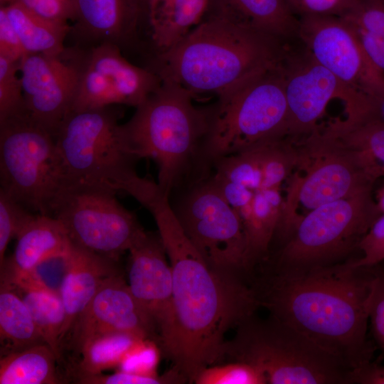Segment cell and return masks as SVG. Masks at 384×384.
Here are the masks:
<instances>
[{
	"instance_id": "1",
	"label": "cell",
	"mask_w": 384,
	"mask_h": 384,
	"mask_svg": "<svg viewBox=\"0 0 384 384\" xmlns=\"http://www.w3.org/2000/svg\"><path fill=\"white\" fill-rule=\"evenodd\" d=\"M147 209L172 272L174 326L162 354L194 383L203 369L220 363L226 334L260 306L247 279L206 261L183 230L169 196L159 193Z\"/></svg>"
},
{
	"instance_id": "2",
	"label": "cell",
	"mask_w": 384,
	"mask_h": 384,
	"mask_svg": "<svg viewBox=\"0 0 384 384\" xmlns=\"http://www.w3.org/2000/svg\"><path fill=\"white\" fill-rule=\"evenodd\" d=\"M372 267L351 259L297 273L272 270L250 284L260 306L340 358L352 370L370 361L376 349L368 336Z\"/></svg>"
},
{
	"instance_id": "3",
	"label": "cell",
	"mask_w": 384,
	"mask_h": 384,
	"mask_svg": "<svg viewBox=\"0 0 384 384\" xmlns=\"http://www.w3.org/2000/svg\"><path fill=\"white\" fill-rule=\"evenodd\" d=\"M283 41L264 32L206 15L181 41L157 53L149 67L161 80L175 82L195 97H218L283 60Z\"/></svg>"
},
{
	"instance_id": "4",
	"label": "cell",
	"mask_w": 384,
	"mask_h": 384,
	"mask_svg": "<svg viewBox=\"0 0 384 384\" xmlns=\"http://www.w3.org/2000/svg\"><path fill=\"white\" fill-rule=\"evenodd\" d=\"M119 118L115 105L67 115L55 135L63 187L85 185L125 193L146 208L159 187L137 173L138 159L127 146Z\"/></svg>"
},
{
	"instance_id": "5",
	"label": "cell",
	"mask_w": 384,
	"mask_h": 384,
	"mask_svg": "<svg viewBox=\"0 0 384 384\" xmlns=\"http://www.w3.org/2000/svg\"><path fill=\"white\" fill-rule=\"evenodd\" d=\"M193 98L181 85L161 80L159 87L122 124L125 141L136 158H149L157 164L156 183L168 196L194 161L206 159L211 111L198 108Z\"/></svg>"
},
{
	"instance_id": "6",
	"label": "cell",
	"mask_w": 384,
	"mask_h": 384,
	"mask_svg": "<svg viewBox=\"0 0 384 384\" xmlns=\"http://www.w3.org/2000/svg\"><path fill=\"white\" fill-rule=\"evenodd\" d=\"M223 345L220 363H250L267 384H350L352 369L296 329L269 315L239 324Z\"/></svg>"
},
{
	"instance_id": "7",
	"label": "cell",
	"mask_w": 384,
	"mask_h": 384,
	"mask_svg": "<svg viewBox=\"0 0 384 384\" xmlns=\"http://www.w3.org/2000/svg\"><path fill=\"white\" fill-rule=\"evenodd\" d=\"M302 176L291 179L275 237L284 242L302 215L299 206L309 210L326 203L370 190L383 173L366 154L325 134L319 128L305 137L299 148Z\"/></svg>"
},
{
	"instance_id": "8",
	"label": "cell",
	"mask_w": 384,
	"mask_h": 384,
	"mask_svg": "<svg viewBox=\"0 0 384 384\" xmlns=\"http://www.w3.org/2000/svg\"><path fill=\"white\" fill-rule=\"evenodd\" d=\"M282 61L218 97L206 142V159L213 163L260 143L287 137Z\"/></svg>"
},
{
	"instance_id": "9",
	"label": "cell",
	"mask_w": 384,
	"mask_h": 384,
	"mask_svg": "<svg viewBox=\"0 0 384 384\" xmlns=\"http://www.w3.org/2000/svg\"><path fill=\"white\" fill-rule=\"evenodd\" d=\"M380 215L372 189L319 206L302 216L270 269L297 273L344 262Z\"/></svg>"
},
{
	"instance_id": "10",
	"label": "cell",
	"mask_w": 384,
	"mask_h": 384,
	"mask_svg": "<svg viewBox=\"0 0 384 384\" xmlns=\"http://www.w3.org/2000/svg\"><path fill=\"white\" fill-rule=\"evenodd\" d=\"M1 188L28 210L51 216L63 186L55 137L24 114L0 122Z\"/></svg>"
},
{
	"instance_id": "11",
	"label": "cell",
	"mask_w": 384,
	"mask_h": 384,
	"mask_svg": "<svg viewBox=\"0 0 384 384\" xmlns=\"http://www.w3.org/2000/svg\"><path fill=\"white\" fill-rule=\"evenodd\" d=\"M51 216L60 222L73 245L116 260L146 231L115 192L92 186H63Z\"/></svg>"
},
{
	"instance_id": "12",
	"label": "cell",
	"mask_w": 384,
	"mask_h": 384,
	"mask_svg": "<svg viewBox=\"0 0 384 384\" xmlns=\"http://www.w3.org/2000/svg\"><path fill=\"white\" fill-rule=\"evenodd\" d=\"M174 211L208 263L249 281L251 271L240 218L211 178L197 182Z\"/></svg>"
},
{
	"instance_id": "13",
	"label": "cell",
	"mask_w": 384,
	"mask_h": 384,
	"mask_svg": "<svg viewBox=\"0 0 384 384\" xmlns=\"http://www.w3.org/2000/svg\"><path fill=\"white\" fill-rule=\"evenodd\" d=\"M287 104V137H306L319 129L317 122L329 102L342 101L346 117L360 119L380 114L379 102L353 90L317 63L306 50L282 61Z\"/></svg>"
},
{
	"instance_id": "14",
	"label": "cell",
	"mask_w": 384,
	"mask_h": 384,
	"mask_svg": "<svg viewBox=\"0 0 384 384\" xmlns=\"http://www.w3.org/2000/svg\"><path fill=\"white\" fill-rule=\"evenodd\" d=\"M299 21L297 35L317 63L350 88L384 102V73L343 18L310 16Z\"/></svg>"
},
{
	"instance_id": "15",
	"label": "cell",
	"mask_w": 384,
	"mask_h": 384,
	"mask_svg": "<svg viewBox=\"0 0 384 384\" xmlns=\"http://www.w3.org/2000/svg\"><path fill=\"white\" fill-rule=\"evenodd\" d=\"M87 52L65 48L58 55L26 53L20 61L27 113L54 137L72 110Z\"/></svg>"
},
{
	"instance_id": "16",
	"label": "cell",
	"mask_w": 384,
	"mask_h": 384,
	"mask_svg": "<svg viewBox=\"0 0 384 384\" xmlns=\"http://www.w3.org/2000/svg\"><path fill=\"white\" fill-rule=\"evenodd\" d=\"M160 84L154 71L132 64L119 47L102 43L88 50L70 112L119 105L137 107Z\"/></svg>"
},
{
	"instance_id": "17",
	"label": "cell",
	"mask_w": 384,
	"mask_h": 384,
	"mask_svg": "<svg viewBox=\"0 0 384 384\" xmlns=\"http://www.w3.org/2000/svg\"><path fill=\"white\" fill-rule=\"evenodd\" d=\"M128 286L152 321L161 353L173 331L171 268L159 233L145 231L129 250Z\"/></svg>"
},
{
	"instance_id": "18",
	"label": "cell",
	"mask_w": 384,
	"mask_h": 384,
	"mask_svg": "<svg viewBox=\"0 0 384 384\" xmlns=\"http://www.w3.org/2000/svg\"><path fill=\"white\" fill-rule=\"evenodd\" d=\"M114 332L129 334L158 343L152 321L133 296L121 272L107 277L100 285L77 323L65 351H72L77 356L87 340Z\"/></svg>"
},
{
	"instance_id": "19",
	"label": "cell",
	"mask_w": 384,
	"mask_h": 384,
	"mask_svg": "<svg viewBox=\"0 0 384 384\" xmlns=\"http://www.w3.org/2000/svg\"><path fill=\"white\" fill-rule=\"evenodd\" d=\"M144 18L148 21L142 0H73L69 34L82 49L112 43L122 50L137 38Z\"/></svg>"
},
{
	"instance_id": "20",
	"label": "cell",
	"mask_w": 384,
	"mask_h": 384,
	"mask_svg": "<svg viewBox=\"0 0 384 384\" xmlns=\"http://www.w3.org/2000/svg\"><path fill=\"white\" fill-rule=\"evenodd\" d=\"M72 245L69 269L60 292L66 316L59 339L60 363L77 323L99 287L107 277L120 272L117 260Z\"/></svg>"
},
{
	"instance_id": "21",
	"label": "cell",
	"mask_w": 384,
	"mask_h": 384,
	"mask_svg": "<svg viewBox=\"0 0 384 384\" xmlns=\"http://www.w3.org/2000/svg\"><path fill=\"white\" fill-rule=\"evenodd\" d=\"M12 255L0 266L1 276L18 275L53 254L64 251L71 242L63 225L53 216L33 214L20 231Z\"/></svg>"
},
{
	"instance_id": "22",
	"label": "cell",
	"mask_w": 384,
	"mask_h": 384,
	"mask_svg": "<svg viewBox=\"0 0 384 384\" xmlns=\"http://www.w3.org/2000/svg\"><path fill=\"white\" fill-rule=\"evenodd\" d=\"M206 15L220 17L282 41L298 33L299 21L287 0H211Z\"/></svg>"
},
{
	"instance_id": "23",
	"label": "cell",
	"mask_w": 384,
	"mask_h": 384,
	"mask_svg": "<svg viewBox=\"0 0 384 384\" xmlns=\"http://www.w3.org/2000/svg\"><path fill=\"white\" fill-rule=\"evenodd\" d=\"M283 207L284 198L279 188H275L256 191L252 201L236 210L245 232L252 274L256 266L267 258L281 220Z\"/></svg>"
},
{
	"instance_id": "24",
	"label": "cell",
	"mask_w": 384,
	"mask_h": 384,
	"mask_svg": "<svg viewBox=\"0 0 384 384\" xmlns=\"http://www.w3.org/2000/svg\"><path fill=\"white\" fill-rule=\"evenodd\" d=\"M210 1L153 0L148 9V22L157 53L175 46L197 26Z\"/></svg>"
},
{
	"instance_id": "25",
	"label": "cell",
	"mask_w": 384,
	"mask_h": 384,
	"mask_svg": "<svg viewBox=\"0 0 384 384\" xmlns=\"http://www.w3.org/2000/svg\"><path fill=\"white\" fill-rule=\"evenodd\" d=\"M68 383L54 351L40 343L0 358V384Z\"/></svg>"
},
{
	"instance_id": "26",
	"label": "cell",
	"mask_w": 384,
	"mask_h": 384,
	"mask_svg": "<svg viewBox=\"0 0 384 384\" xmlns=\"http://www.w3.org/2000/svg\"><path fill=\"white\" fill-rule=\"evenodd\" d=\"M2 6L26 53L58 55L65 50L64 41L70 31L68 22L39 16L17 1Z\"/></svg>"
},
{
	"instance_id": "27",
	"label": "cell",
	"mask_w": 384,
	"mask_h": 384,
	"mask_svg": "<svg viewBox=\"0 0 384 384\" xmlns=\"http://www.w3.org/2000/svg\"><path fill=\"white\" fill-rule=\"evenodd\" d=\"M0 284L1 356L46 343L21 297L7 284Z\"/></svg>"
},
{
	"instance_id": "28",
	"label": "cell",
	"mask_w": 384,
	"mask_h": 384,
	"mask_svg": "<svg viewBox=\"0 0 384 384\" xmlns=\"http://www.w3.org/2000/svg\"><path fill=\"white\" fill-rule=\"evenodd\" d=\"M145 338L134 335L114 332L100 334L87 340L80 347V358L69 369L68 380L85 375H95L119 367L127 355Z\"/></svg>"
},
{
	"instance_id": "29",
	"label": "cell",
	"mask_w": 384,
	"mask_h": 384,
	"mask_svg": "<svg viewBox=\"0 0 384 384\" xmlns=\"http://www.w3.org/2000/svg\"><path fill=\"white\" fill-rule=\"evenodd\" d=\"M0 282L9 285L23 300L43 339L54 351L60 363L59 339L66 316L60 297L40 288Z\"/></svg>"
},
{
	"instance_id": "30",
	"label": "cell",
	"mask_w": 384,
	"mask_h": 384,
	"mask_svg": "<svg viewBox=\"0 0 384 384\" xmlns=\"http://www.w3.org/2000/svg\"><path fill=\"white\" fill-rule=\"evenodd\" d=\"M322 130L366 154L380 168L384 176V120L380 116L361 119H336Z\"/></svg>"
},
{
	"instance_id": "31",
	"label": "cell",
	"mask_w": 384,
	"mask_h": 384,
	"mask_svg": "<svg viewBox=\"0 0 384 384\" xmlns=\"http://www.w3.org/2000/svg\"><path fill=\"white\" fill-rule=\"evenodd\" d=\"M341 17L352 26L370 60L384 73V0H360Z\"/></svg>"
},
{
	"instance_id": "32",
	"label": "cell",
	"mask_w": 384,
	"mask_h": 384,
	"mask_svg": "<svg viewBox=\"0 0 384 384\" xmlns=\"http://www.w3.org/2000/svg\"><path fill=\"white\" fill-rule=\"evenodd\" d=\"M72 247L71 243L68 249L44 258L26 272L11 277L1 276V282L40 288L60 296L69 269Z\"/></svg>"
},
{
	"instance_id": "33",
	"label": "cell",
	"mask_w": 384,
	"mask_h": 384,
	"mask_svg": "<svg viewBox=\"0 0 384 384\" xmlns=\"http://www.w3.org/2000/svg\"><path fill=\"white\" fill-rule=\"evenodd\" d=\"M215 177L225 179L256 191L262 189L260 143L242 151L213 161Z\"/></svg>"
},
{
	"instance_id": "34",
	"label": "cell",
	"mask_w": 384,
	"mask_h": 384,
	"mask_svg": "<svg viewBox=\"0 0 384 384\" xmlns=\"http://www.w3.org/2000/svg\"><path fill=\"white\" fill-rule=\"evenodd\" d=\"M196 384H267L258 368L245 362L228 361L208 366L196 376Z\"/></svg>"
},
{
	"instance_id": "35",
	"label": "cell",
	"mask_w": 384,
	"mask_h": 384,
	"mask_svg": "<svg viewBox=\"0 0 384 384\" xmlns=\"http://www.w3.org/2000/svg\"><path fill=\"white\" fill-rule=\"evenodd\" d=\"M18 71L20 62L0 56V122L27 112Z\"/></svg>"
},
{
	"instance_id": "36",
	"label": "cell",
	"mask_w": 384,
	"mask_h": 384,
	"mask_svg": "<svg viewBox=\"0 0 384 384\" xmlns=\"http://www.w3.org/2000/svg\"><path fill=\"white\" fill-rule=\"evenodd\" d=\"M75 383L80 384H179L188 383L186 378L176 368L165 372L144 374L119 370L109 375L102 373L85 375L75 378Z\"/></svg>"
},
{
	"instance_id": "37",
	"label": "cell",
	"mask_w": 384,
	"mask_h": 384,
	"mask_svg": "<svg viewBox=\"0 0 384 384\" xmlns=\"http://www.w3.org/2000/svg\"><path fill=\"white\" fill-rule=\"evenodd\" d=\"M33 214L11 196L0 189V266L10 241L16 238Z\"/></svg>"
},
{
	"instance_id": "38",
	"label": "cell",
	"mask_w": 384,
	"mask_h": 384,
	"mask_svg": "<svg viewBox=\"0 0 384 384\" xmlns=\"http://www.w3.org/2000/svg\"><path fill=\"white\" fill-rule=\"evenodd\" d=\"M374 279L369 305L373 342L384 353V262L373 266Z\"/></svg>"
},
{
	"instance_id": "39",
	"label": "cell",
	"mask_w": 384,
	"mask_h": 384,
	"mask_svg": "<svg viewBox=\"0 0 384 384\" xmlns=\"http://www.w3.org/2000/svg\"><path fill=\"white\" fill-rule=\"evenodd\" d=\"M362 255L351 259L355 267H369L384 262V213L375 220L359 241Z\"/></svg>"
},
{
	"instance_id": "40",
	"label": "cell",
	"mask_w": 384,
	"mask_h": 384,
	"mask_svg": "<svg viewBox=\"0 0 384 384\" xmlns=\"http://www.w3.org/2000/svg\"><path fill=\"white\" fill-rule=\"evenodd\" d=\"M161 351L158 343L151 339H142L127 355L121 365V370L152 374L156 368Z\"/></svg>"
},
{
	"instance_id": "41",
	"label": "cell",
	"mask_w": 384,
	"mask_h": 384,
	"mask_svg": "<svg viewBox=\"0 0 384 384\" xmlns=\"http://www.w3.org/2000/svg\"><path fill=\"white\" fill-rule=\"evenodd\" d=\"M360 0H287L291 10L301 17L310 16H343Z\"/></svg>"
},
{
	"instance_id": "42",
	"label": "cell",
	"mask_w": 384,
	"mask_h": 384,
	"mask_svg": "<svg viewBox=\"0 0 384 384\" xmlns=\"http://www.w3.org/2000/svg\"><path fill=\"white\" fill-rule=\"evenodd\" d=\"M26 52L4 6L0 9V56L20 62Z\"/></svg>"
},
{
	"instance_id": "43",
	"label": "cell",
	"mask_w": 384,
	"mask_h": 384,
	"mask_svg": "<svg viewBox=\"0 0 384 384\" xmlns=\"http://www.w3.org/2000/svg\"><path fill=\"white\" fill-rule=\"evenodd\" d=\"M350 384H384V365L370 361L353 370Z\"/></svg>"
},
{
	"instance_id": "44",
	"label": "cell",
	"mask_w": 384,
	"mask_h": 384,
	"mask_svg": "<svg viewBox=\"0 0 384 384\" xmlns=\"http://www.w3.org/2000/svg\"><path fill=\"white\" fill-rule=\"evenodd\" d=\"M376 202L381 213H384V186L378 193Z\"/></svg>"
},
{
	"instance_id": "45",
	"label": "cell",
	"mask_w": 384,
	"mask_h": 384,
	"mask_svg": "<svg viewBox=\"0 0 384 384\" xmlns=\"http://www.w3.org/2000/svg\"><path fill=\"white\" fill-rule=\"evenodd\" d=\"M16 0H0L1 2V6H7L13 2H14Z\"/></svg>"
},
{
	"instance_id": "46",
	"label": "cell",
	"mask_w": 384,
	"mask_h": 384,
	"mask_svg": "<svg viewBox=\"0 0 384 384\" xmlns=\"http://www.w3.org/2000/svg\"><path fill=\"white\" fill-rule=\"evenodd\" d=\"M153 0H142L145 7H146V11H147V15H148V9H149V6L150 5V4L151 3Z\"/></svg>"
}]
</instances>
